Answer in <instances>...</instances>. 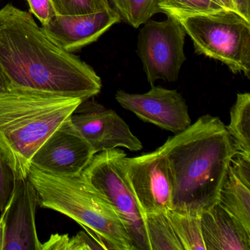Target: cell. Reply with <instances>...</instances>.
I'll return each instance as SVG.
<instances>
[{
    "instance_id": "cell-1",
    "label": "cell",
    "mask_w": 250,
    "mask_h": 250,
    "mask_svg": "<svg viewBox=\"0 0 250 250\" xmlns=\"http://www.w3.org/2000/svg\"><path fill=\"white\" fill-rule=\"evenodd\" d=\"M0 68L9 89L87 100L102 83L93 68L58 45L33 16L12 4L0 9Z\"/></svg>"
},
{
    "instance_id": "cell-2",
    "label": "cell",
    "mask_w": 250,
    "mask_h": 250,
    "mask_svg": "<svg viewBox=\"0 0 250 250\" xmlns=\"http://www.w3.org/2000/svg\"><path fill=\"white\" fill-rule=\"evenodd\" d=\"M159 147L170 170V209L200 215L217 203L231 159L237 153L218 117H200Z\"/></svg>"
},
{
    "instance_id": "cell-3",
    "label": "cell",
    "mask_w": 250,
    "mask_h": 250,
    "mask_svg": "<svg viewBox=\"0 0 250 250\" xmlns=\"http://www.w3.org/2000/svg\"><path fill=\"white\" fill-rule=\"evenodd\" d=\"M83 102L20 89L0 94V153L14 179H27L35 153Z\"/></svg>"
},
{
    "instance_id": "cell-4",
    "label": "cell",
    "mask_w": 250,
    "mask_h": 250,
    "mask_svg": "<svg viewBox=\"0 0 250 250\" xmlns=\"http://www.w3.org/2000/svg\"><path fill=\"white\" fill-rule=\"evenodd\" d=\"M27 178L37 191L40 207L71 218L94 235L106 250H133L112 206L83 174L55 175L31 165Z\"/></svg>"
},
{
    "instance_id": "cell-5",
    "label": "cell",
    "mask_w": 250,
    "mask_h": 250,
    "mask_svg": "<svg viewBox=\"0 0 250 250\" xmlns=\"http://www.w3.org/2000/svg\"><path fill=\"white\" fill-rule=\"evenodd\" d=\"M178 21L192 41L196 54L220 61L233 74L250 79V21L225 9Z\"/></svg>"
},
{
    "instance_id": "cell-6",
    "label": "cell",
    "mask_w": 250,
    "mask_h": 250,
    "mask_svg": "<svg viewBox=\"0 0 250 250\" xmlns=\"http://www.w3.org/2000/svg\"><path fill=\"white\" fill-rule=\"evenodd\" d=\"M125 156L124 150L118 148L96 153L82 174L112 206L126 231L133 250H150L146 215L123 165Z\"/></svg>"
},
{
    "instance_id": "cell-7",
    "label": "cell",
    "mask_w": 250,
    "mask_h": 250,
    "mask_svg": "<svg viewBox=\"0 0 250 250\" xmlns=\"http://www.w3.org/2000/svg\"><path fill=\"white\" fill-rule=\"evenodd\" d=\"M185 37L182 26L170 17L162 21L148 20L140 29L137 52L150 85H154L157 80L169 83L178 80L187 61Z\"/></svg>"
},
{
    "instance_id": "cell-8",
    "label": "cell",
    "mask_w": 250,
    "mask_h": 250,
    "mask_svg": "<svg viewBox=\"0 0 250 250\" xmlns=\"http://www.w3.org/2000/svg\"><path fill=\"white\" fill-rule=\"evenodd\" d=\"M128 181L142 210L146 213L170 209L172 181L166 156L160 147L151 153L123 159Z\"/></svg>"
},
{
    "instance_id": "cell-9",
    "label": "cell",
    "mask_w": 250,
    "mask_h": 250,
    "mask_svg": "<svg viewBox=\"0 0 250 250\" xmlns=\"http://www.w3.org/2000/svg\"><path fill=\"white\" fill-rule=\"evenodd\" d=\"M70 119L96 154L118 147L130 151L143 149L141 142L126 123L115 111L106 109L93 98L82 102Z\"/></svg>"
},
{
    "instance_id": "cell-10",
    "label": "cell",
    "mask_w": 250,
    "mask_h": 250,
    "mask_svg": "<svg viewBox=\"0 0 250 250\" xmlns=\"http://www.w3.org/2000/svg\"><path fill=\"white\" fill-rule=\"evenodd\" d=\"M95 155L69 118L41 146L31 165L49 173L72 176L81 174Z\"/></svg>"
},
{
    "instance_id": "cell-11",
    "label": "cell",
    "mask_w": 250,
    "mask_h": 250,
    "mask_svg": "<svg viewBox=\"0 0 250 250\" xmlns=\"http://www.w3.org/2000/svg\"><path fill=\"white\" fill-rule=\"evenodd\" d=\"M115 99L122 107L146 123L172 131L182 132L191 124L185 99L175 90L158 86L143 94H133L119 90Z\"/></svg>"
},
{
    "instance_id": "cell-12",
    "label": "cell",
    "mask_w": 250,
    "mask_h": 250,
    "mask_svg": "<svg viewBox=\"0 0 250 250\" xmlns=\"http://www.w3.org/2000/svg\"><path fill=\"white\" fill-rule=\"evenodd\" d=\"M39 206V195L28 178L14 179L12 194L0 216L2 250H42L36 223Z\"/></svg>"
},
{
    "instance_id": "cell-13",
    "label": "cell",
    "mask_w": 250,
    "mask_h": 250,
    "mask_svg": "<svg viewBox=\"0 0 250 250\" xmlns=\"http://www.w3.org/2000/svg\"><path fill=\"white\" fill-rule=\"evenodd\" d=\"M121 19L114 8L81 15H56L44 31L67 52L74 53L94 43Z\"/></svg>"
},
{
    "instance_id": "cell-14",
    "label": "cell",
    "mask_w": 250,
    "mask_h": 250,
    "mask_svg": "<svg viewBox=\"0 0 250 250\" xmlns=\"http://www.w3.org/2000/svg\"><path fill=\"white\" fill-rule=\"evenodd\" d=\"M206 250H250V232L216 203L200 214Z\"/></svg>"
},
{
    "instance_id": "cell-15",
    "label": "cell",
    "mask_w": 250,
    "mask_h": 250,
    "mask_svg": "<svg viewBox=\"0 0 250 250\" xmlns=\"http://www.w3.org/2000/svg\"><path fill=\"white\" fill-rule=\"evenodd\" d=\"M217 203L250 232V187L235 176L229 166Z\"/></svg>"
},
{
    "instance_id": "cell-16",
    "label": "cell",
    "mask_w": 250,
    "mask_h": 250,
    "mask_svg": "<svg viewBox=\"0 0 250 250\" xmlns=\"http://www.w3.org/2000/svg\"><path fill=\"white\" fill-rule=\"evenodd\" d=\"M237 153L250 156V94L239 93L230 109V121L226 126Z\"/></svg>"
},
{
    "instance_id": "cell-17",
    "label": "cell",
    "mask_w": 250,
    "mask_h": 250,
    "mask_svg": "<svg viewBox=\"0 0 250 250\" xmlns=\"http://www.w3.org/2000/svg\"><path fill=\"white\" fill-rule=\"evenodd\" d=\"M168 219L184 250H206L202 235L200 215L167 210Z\"/></svg>"
},
{
    "instance_id": "cell-18",
    "label": "cell",
    "mask_w": 250,
    "mask_h": 250,
    "mask_svg": "<svg viewBox=\"0 0 250 250\" xmlns=\"http://www.w3.org/2000/svg\"><path fill=\"white\" fill-rule=\"evenodd\" d=\"M145 215L150 250H184L168 219L167 211Z\"/></svg>"
},
{
    "instance_id": "cell-19",
    "label": "cell",
    "mask_w": 250,
    "mask_h": 250,
    "mask_svg": "<svg viewBox=\"0 0 250 250\" xmlns=\"http://www.w3.org/2000/svg\"><path fill=\"white\" fill-rule=\"evenodd\" d=\"M111 2L121 20L134 28H138L153 16L162 13L159 7L160 0H111Z\"/></svg>"
},
{
    "instance_id": "cell-20",
    "label": "cell",
    "mask_w": 250,
    "mask_h": 250,
    "mask_svg": "<svg viewBox=\"0 0 250 250\" xmlns=\"http://www.w3.org/2000/svg\"><path fill=\"white\" fill-rule=\"evenodd\" d=\"M159 7L163 14L177 21L189 16L209 14L225 9L213 0H160Z\"/></svg>"
},
{
    "instance_id": "cell-21",
    "label": "cell",
    "mask_w": 250,
    "mask_h": 250,
    "mask_svg": "<svg viewBox=\"0 0 250 250\" xmlns=\"http://www.w3.org/2000/svg\"><path fill=\"white\" fill-rule=\"evenodd\" d=\"M58 15L93 14L112 8L109 0H52Z\"/></svg>"
},
{
    "instance_id": "cell-22",
    "label": "cell",
    "mask_w": 250,
    "mask_h": 250,
    "mask_svg": "<svg viewBox=\"0 0 250 250\" xmlns=\"http://www.w3.org/2000/svg\"><path fill=\"white\" fill-rule=\"evenodd\" d=\"M14 186V175L0 153V211L6 206Z\"/></svg>"
},
{
    "instance_id": "cell-23",
    "label": "cell",
    "mask_w": 250,
    "mask_h": 250,
    "mask_svg": "<svg viewBox=\"0 0 250 250\" xmlns=\"http://www.w3.org/2000/svg\"><path fill=\"white\" fill-rule=\"evenodd\" d=\"M105 250L103 244L93 234L80 231L75 236L69 238L68 250Z\"/></svg>"
},
{
    "instance_id": "cell-24",
    "label": "cell",
    "mask_w": 250,
    "mask_h": 250,
    "mask_svg": "<svg viewBox=\"0 0 250 250\" xmlns=\"http://www.w3.org/2000/svg\"><path fill=\"white\" fill-rule=\"evenodd\" d=\"M229 167L235 176L247 187H250V156L235 153L231 159Z\"/></svg>"
},
{
    "instance_id": "cell-25",
    "label": "cell",
    "mask_w": 250,
    "mask_h": 250,
    "mask_svg": "<svg viewBox=\"0 0 250 250\" xmlns=\"http://www.w3.org/2000/svg\"><path fill=\"white\" fill-rule=\"evenodd\" d=\"M30 5L31 14L42 23L46 25L56 15L52 0H27Z\"/></svg>"
},
{
    "instance_id": "cell-26",
    "label": "cell",
    "mask_w": 250,
    "mask_h": 250,
    "mask_svg": "<svg viewBox=\"0 0 250 250\" xmlns=\"http://www.w3.org/2000/svg\"><path fill=\"white\" fill-rule=\"evenodd\" d=\"M231 2L235 11L250 21V0H231Z\"/></svg>"
},
{
    "instance_id": "cell-27",
    "label": "cell",
    "mask_w": 250,
    "mask_h": 250,
    "mask_svg": "<svg viewBox=\"0 0 250 250\" xmlns=\"http://www.w3.org/2000/svg\"><path fill=\"white\" fill-rule=\"evenodd\" d=\"M9 90V84L5 74L0 68V94L5 93Z\"/></svg>"
},
{
    "instance_id": "cell-28",
    "label": "cell",
    "mask_w": 250,
    "mask_h": 250,
    "mask_svg": "<svg viewBox=\"0 0 250 250\" xmlns=\"http://www.w3.org/2000/svg\"><path fill=\"white\" fill-rule=\"evenodd\" d=\"M218 1H219V3L222 5V7L225 9L229 10V11H235L231 0H218Z\"/></svg>"
},
{
    "instance_id": "cell-29",
    "label": "cell",
    "mask_w": 250,
    "mask_h": 250,
    "mask_svg": "<svg viewBox=\"0 0 250 250\" xmlns=\"http://www.w3.org/2000/svg\"><path fill=\"white\" fill-rule=\"evenodd\" d=\"M3 246V232H2V225L0 224V250H2Z\"/></svg>"
},
{
    "instance_id": "cell-30",
    "label": "cell",
    "mask_w": 250,
    "mask_h": 250,
    "mask_svg": "<svg viewBox=\"0 0 250 250\" xmlns=\"http://www.w3.org/2000/svg\"><path fill=\"white\" fill-rule=\"evenodd\" d=\"M213 1H215V2H218V3H219V1H218V0H213ZM219 4H220V3H219ZM220 5H221V4H220Z\"/></svg>"
}]
</instances>
